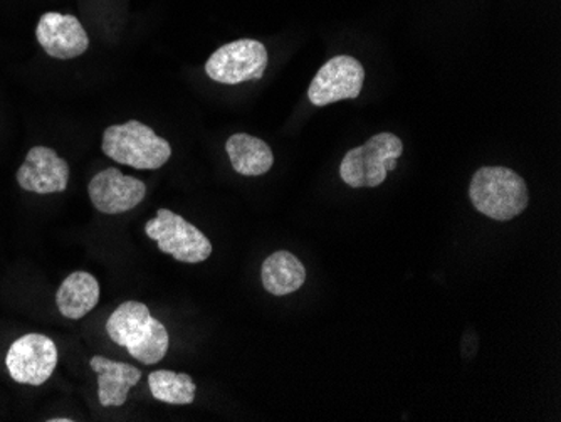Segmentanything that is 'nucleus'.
Instances as JSON below:
<instances>
[{"label":"nucleus","instance_id":"1","mask_svg":"<svg viewBox=\"0 0 561 422\" xmlns=\"http://www.w3.org/2000/svg\"><path fill=\"white\" fill-rule=\"evenodd\" d=\"M106 332L116 345L145 365L159 364L169 352V333L162 321L151 317L147 305L126 301L106 321Z\"/></svg>","mask_w":561,"mask_h":422},{"label":"nucleus","instance_id":"2","mask_svg":"<svg viewBox=\"0 0 561 422\" xmlns=\"http://www.w3.org/2000/svg\"><path fill=\"white\" fill-rule=\"evenodd\" d=\"M472 206L494 220H512L528 207V187L507 167H482L469 185Z\"/></svg>","mask_w":561,"mask_h":422},{"label":"nucleus","instance_id":"3","mask_svg":"<svg viewBox=\"0 0 561 422\" xmlns=\"http://www.w3.org/2000/svg\"><path fill=\"white\" fill-rule=\"evenodd\" d=\"M101 148L115 162L138 170L160 169L172 156L169 141L137 119L106 128Z\"/></svg>","mask_w":561,"mask_h":422},{"label":"nucleus","instance_id":"4","mask_svg":"<svg viewBox=\"0 0 561 422\" xmlns=\"http://www.w3.org/2000/svg\"><path fill=\"white\" fill-rule=\"evenodd\" d=\"M402 153L403 144L397 135H375L367 144L346 153L340 175L353 189L378 187L386 181L387 173L397 169V159Z\"/></svg>","mask_w":561,"mask_h":422},{"label":"nucleus","instance_id":"5","mask_svg":"<svg viewBox=\"0 0 561 422\" xmlns=\"http://www.w3.org/2000/svg\"><path fill=\"white\" fill-rule=\"evenodd\" d=\"M145 232L157 241L162 253L170 254L181 263H202L213 254V244L207 236L169 209H160L157 217L148 220Z\"/></svg>","mask_w":561,"mask_h":422},{"label":"nucleus","instance_id":"6","mask_svg":"<svg viewBox=\"0 0 561 422\" xmlns=\"http://www.w3.org/2000/svg\"><path fill=\"white\" fill-rule=\"evenodd\" d=\"M266 47L256 39H239L219 47L206 65L207 77L220 84L257 81L267 68Z\"/></svg>","mask_w":561,"mask_h":422},{"label":"nucleus","instance_id":"7","mask_svg":"<svg viewBox=\"0 0 561 422\" xmlns=\"http://www.w3.org/2000/svg\"><path fill=\"white\" fill-rule=\"evenodd\" d=\"M5 365L15 383L43 386L55 374L58 349L49 337L30 333L12 343Z\"/></svg>","mask_w":561,"mask_h":422},{"label":"nucleus","instance_id":"8","mask_svg":"<svg viewBox=\"0 0 561 422\" xmlns=\"http://www.w3.org/2000/svg\"><path fill=\"white\" fill-rule=\"evenodd\" d=\"M365 69L352 56H336L321 66L311 81L308 98L314 106H327L342 100H355L364 90Z\"/></svg>","mask_w":561,"mask_h":422},{"label":"nucleus","instance_id":"9","mask_svg":"<svg viewBox=\"0 0 561 422\" xmlns=\"http://www.w3.org/2000/svg\"><path fill=\"white\" fill-rule=\"evenodd\" d=\"M88 194L94 209L115 216L135 209L147 195V185L118 169H106L91 179Z\"/></svg>","mask_w":561,"mask_h":422},{"label":"nucleus","instance_id":"10","mask_svg":"<svg viewBox=\"0 0 561 422\" xmlns=\"http://www.w3.org/2000/svg\"><path fill=\"white\" fill-rule=\"evenodd\" d=\"M36 37L47 56L65 61L84 55L90 46V37L81 22L75 15L59 12L41 15Z\"/></svg>","mask_w":561,"mask_h":422},{"label":"nucleus","instance_id":"11","mask_svg":"<svg viewBox=\"0 0 561 422\" xmlns=\"http://www.w3.org/2000/svg\"><path fill=\"white\" fill-rule=\"evenodd\" d=\"M15 178L21 189L34 194L65 192L69 182V166L53 148L34 147Z\"/></svg>","mask_w":561,"mask_h":422},{"label":"nucleus","instance_id":"12","mask_svg":"<svg viewBox=\"0 0 561 422\" xmlns=\"http://www.w3.org/2000/svg\"><path fill=\"white\" fill-rule=\"evenodd\" d=\"M91 368L98 374V399L105 408H122L131 387L141 379L140 368L105 357H93Z\"/></svg>","mask_w":561,"mask_h":422},{"label":"nucleus","instance_id":"13","mask_svg":"<svg viewBox=\"0 0 561 422\" xmlns=\"http://www.w3.org/2000/svg\"><path fill=\"white\" fill-rule=\"evenodd\" d=\"M100 301V285L87 271H76L59 286L56 305L62 317L81 320L94 310Z\"/></svg>","mask_w":561,"mask_h":422},{"label":"nucleus","instance_id":"14","mask_svg":"<svg viewBox=\"0 0 561 422\" xmlns=\"http://www.w3.org/2000/svg\"><path fill=\"white\" fill-rule=\"evenodd\" d=\"M232 169L244 178H260L270 172L274 163L273 150L261 138L236 134L226 144Z\"/></svg>","mask_w":561,"mask_h":422},{"label":"nucleus","instance_id":"15","mask_svg":"<svg viewBox=\"0 0 561 422\" xmlns=\"http://www.w3.org/2000/svg\"><path fill=\"white\" fill-rule=\"evenodd\" d=\"M261 278L267 293L285 296L298 292L305 285L306 270L295 254L277 251L264 261Z\"/></svg>","mask_w":561,"mask_h":422},{"label":"nucleus","instance_id":"16","mask_svg":"<svg viewBox=\"0 0 561 422\" xmlns=\"http://www.w3.org/2000/svg\"><path fill=\"white\" fill-rule=\"evenodd\" d=\"M148 386L157 401L172 406L192 404L197 390L188 374H175L172 370L151 372L148 376Z\"/></svg>","mask_w":561,"mask_h":422}]
</instances>
